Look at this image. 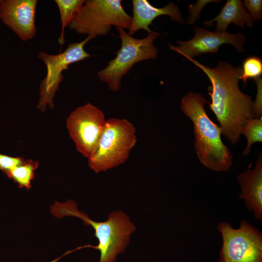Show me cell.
Here are the masks:
<instances>
[{
  "label": "cell",
  "instance_id": "cell-1",
  "mask_svg": "<svg viewBox=\"0 0 262 262\" xmlns=\"http://www.w3.org/2000/svg\"><path fill=\"white\" fill-rule=\"evenodd\" d=\"M201 69L211 82L208 94L212 101L209 109L215 115L221 128V135L236 145L240 139L242 128L255 118L251 97L243 93L239 86L242 67L228 62L220 61L211 67L194 59H187Z\"/></svg>",
  "mask_w": 262,
  "mask_h": 262
},
{
  "label": "cell",
  "instance_id": "cell-2",
  "mask_svg": "<svg viewBox=\"0 0 262 262\" xmlns=\"http://www.w3.org/2000/svg\"><path fill=\"white\" fill-rule=\"evenodd\" d=\"M207 100L200 93L189 92L181 100L180 108L194 125L195 148L200 163L214 172L228 171L232 155L222 142L221 128L213 122L204 109Z\"/></svg>",
  "mask_w": 262,
  "mask_h": 262
},
{
  "label": "cell",
  "instance_id": "cell-3",
  "mask_svg": "<svg viewBox=\"0 0 262 262\" xmlns=\"http://www.w3.org/2000/svg\"><path fill=\"white\" fill-rule=\"evenodd\" d=\"M50 211L56 218L76 217L82 219L85 225L93 228L98 243L95 246H90L99 251L98 262H115L117 256L124 252L131 234L136 229L129 216L121 211L111 213L104 222H96L90 219L86 214L78 210L76 203L71 200L63 203L55 201Z\"/></svg>",
  "mask_w": 262,
  "mask_h": 262
},
{
  "label": "cell",
  "instance_id": "cell-4",
  "mask_svg": "<svg viewBox=\"0 0 262 262\" xmlns=\"http://www.w3.org/2000/svg\"><path fill=\"white\" fill-rule=\"evenodd\" d=\"M137 142L136 128L126 119L107 120L98 148L88 159V165L96 173L105 171L124 163Z\"/></svg>",
  "mask_w": 262,
  "mask_h": 262
},
{
  "label": "cell",
  "instance_id": "cell-5",
  "mask_svg": "<svg viewBox=\"0 0 262 262\" xmlns=\"http://www.w3.org/2000/svg\"><path fill=\"white\" fill-rule=\"evenodd\" d=\"M131 19L120 0H87L67 27L93 39L108 34L112 26L129 30Z\"/></svg>",
  "mask_w": 262,
  "mask_h": 262
},
{
  "label": "cell",
  "instance_id": "cell-6",
  "mask_svg": "<svg viewBox=\"0 0 262 262\" xmlns=\"http://www.w3.org/2000/svg\"><path fill=\"white\" fill-rule=\"evenodd\" d=\"M115 27L121 41V48L116 52L115 57L97 73L99 79L106 82L109 89L114 92L119 91L122 77L134 65L157 57L158 49L153 42L159 35L153 31L144 38L136 39L129 35L123 28Z\"/></svg>",
  "mask_w": 262,
  "mask_h": 262
},
{
  "label": "cell",
  "instance_id": "cell-7",
  "mask_svg": "<svg viewBox=\"0 0 262 262\" xmlns=\"http://www.w3.org/2000/svg\"><path fill=\"white\" fill-rule=\"evenodd\" d=\"M222 239L218 262H262V233L246 220L239 228L222 221L217 226Z\"/></svg>",
  "mask_w": 262,
  "mask_h": 262
},
{
  "label": "cell",
  "instance_id": "cell-8",
  "mask_svg": "<svg viewBox=\"0 0 262 262\" xmlns=\"http://www.w3.org/2000/svg\"><path fill=\"white\" fill-rule=\"evenodd\" d=\"M91 39L88 36L81 42L70 43L64 52L57 54L44 51L38 53L37 57L44 62L47 69L46 76L39 86L40 98L37 105L38 110L44 112L48 107L50 109L54 108L53 98L63 80V72L71 64L91 56L84 49L85 45Z\"/></svg>",
  "mask_w": 262,
  "mask_h": 262
},
{
  "label": "cell",
  "instance_id": "cell-9",
  "mask_svg": "<svg viewBox=\"0 0 262 262\" xmlns=\"http://www.w3.org/2000/svg\"><path fill=\"white\" fill-rule=\"evenodd\" d=\"M107 120L104 113L90 103L71 113L66 127L77 150L88 159L95 153Z\"/></svg>",
  "mask_w": 262,
  "mask_h": 262
},
{
  "label": "cell",
  "instance_id": "cell-10",
  "mask_svg": "<svg viewBox=\"0 0 262 262\" xmlns=\"http://www.w3.org/2000/svg\"><path fill=\"white\" fill-rule=\"evenodd\" d=\"M193 30V38L186 41L178 40L176 43L179 46L169 44V48L186 59H194L205 53H217L224 44L233 46L239 52L245 51L243 46L246 38L241 33L212 32L198 26H195Z\"/></svg>",
  "mask_w": 262,
  "mask_h": 262
},
{
  "label": "cell",
  "instance_id": "cell-11",
  "mask_svg": "<svg viewBox=\"0 0 262 262\" xmlns=\"http://www.w3.org/2000/svg\"><path fill=\"white\" fill-rule=\"evenodd\" d=\"M36 0H1L0 19L23 41L33 38L37 29L35 24Z\"/></svg>",
  "mask_w": 262,
  "mask_h": 262
},
{
  "label": "cell",
  "instance_id": "cell-12",
  "mask_svg": "<svg viewBox=\"0 0 262 262\" xmlns=\"http://www.w3.org/2000/svg\"><path fill=\"white\" fill-rule=\"evenodd\" d=\"M241 193L239 198L253 212L254 217L262 220V154L261 151L253 169H248L237 176Z\"/></svg>",
  "mask_w": 262,
  "mask_h": 262
},
{
  "label": "cell",
  "instance_id": "cell-13",
  "mask_svg": "<svg viewBox=\"0 0 262 262\" xmlns=\"http://www.w3.org/2000/svg\"><path fill=\"white\" fill-rule=\"evenodd\" d=\"M132 3L133 16L128 33L131 36L140 29L147 31L148 33L152 32L149 26L160 16L167 15L173 21L185 23L178 6L172 1L162 8L153 6L147 0H132Z\"/></svg>",
  "mask_w": 262,
  "mask_h": 262
},
{
  "label": "cell",
  "instance_id": "cell-14",
  "mask_svg": "<svg viewBox=\"0 0 262 262\" xmlns=\"http://www.w3.org/2000/svg\"><path fill=\"white\" fill-rule=\"evenodd\" d=\"M215 23V32H226L230 23L243 29L245 26L251 28L253 21L246 12L243 2L241 0H228L219 14L214 18L204 21V25L211 27Z\"/></svg>",
  "mask_w": 262,
  "mask_h": 262
},
{
  "label": "cell",
  "instance_id": "cell-15",
  "mask_svg": "<svg viewBox=\"0 0 262 262\" xmlns=\"http://www.w3.org/2000/svg\"><path fill=\"white\" fill-rule=\"evenodd\" d=\"M39 163L30 159L25 160L23 163L7 173L8 177L16 183L20 188L29 189L31 187L32 181L34 178V172Z\"/></svg>",
  "mask_w": 262,
  "mask_h": 262
},
{
  "label": "cell",
  "instance_id": "cell-16",
  "mask_svg": "<svg viewBox=\"0 0 262 262\" xmlns=\"http://www.w3.org/2000/svg\"><path fill=\"white\" fill-rule=\"evenodd\" d=\"M84 0H55L60 15L61 32L58 39L62 46L65 42V29L84 3Z\"/></svg>",
  "mask_w": 262,
  "mask_h": 262
},
{
  "label": "cell",
  "instance_id": "cell-17",
  "mask_svg": "<svg viewBox=\"0 0 262 262\" xmlns=\"http://www.w3.org/2000/svg\"><path fill=\"white\" fill-rule=\"evenodd\" d=\"M241 134L244 135L247 140L246 147L242 152L244 156H246L253 144L262 142V117L249 119L244 125Z\"/></svg>",
  "mask_w": 262,
  "mask_h": 262
},
{
  "label": "cell",
  "instance_id": "cell-18",
  "mask_svg": "<svg viewBox=\"0 0 262 262\" xmlns=\"http://www.w3.org/2000/svg\"><path fill=\"white\" fill-rule=\"evenodd\" d=\"M262 74V61L261 59L256 56L246 58L243 62L242 72L239 77L246 85L249 78L256 79Z\"/></svg>",
  "mask_w": 262,
  "mask_h": 262
},
{
  "label": "cell",
  "instance_id": "cell-19",
  "mask_svg": "<svg viewBox=\"0 0 262 262\" xmlns=\"http://www.w3.org/2000/svg\"><path fill=\"white\" fill-rule=\"evenodd\" d=\"M221 0H199L189 6V16L187 21L190 25H195L196 20L199 19L200 14L203 7L210 2L218 3Z\"/></svg>",
  "mask_w": 262,
  "mask_h": 262
},
{
  "label": "cell",
  "instance_id": "cell-20",
  "mask_svg": "<svg viewBox=\"0 0 262 262\" xmlns=\"http://www.w3.org/2000/svg\"><path fill=\"white\" fill-rule=\"evenodd\" d=\"M243 3L253 22L262 19V0H245Z\"/></svg>",
  "mask_w": 262,
  "mask_h": 262
},
{
  "label": "cell",
  "instance_id": "cell-21",
  "mask_svg": "<svg viewBox=\"0 0 262 262\" xmlns=\"http://www.w3.org/2000/svg\"><path fill=\"white\" fill-rule=\"evenodd\" d=\"M24 160L21 157H11L0 153V169L6 174Z\"/></svg>",
  "mask_w": 262,
  "mask_h": 262
},
{
  "label": "cell",
  "instance_id": "cell-22",
  "mask_svg": "<svg viewBox=\"0 0 262 262\" xmlns=\"http://www.w3.org/2000/svg\"><path fill=\"white\" fill-rule=\"evenodd\" d=\"M257 85V94L253 102V112L255 118L262 117V79L261 77L255 79Z\"/></svg>",
  "mask_w": 262,
  "mask_h": 262
},
{
  "label": "cell",
  "instance_id": "cell-23",
  "mask_svg": "<svg viewBox=\"0 0 262 262\" xmlns=\"http://www.w3.org/2000/svg\"><path fill=\"white\" fill-rule=\"evenodd\" d=\"M1 0H0V3L1 2Z\"/></svg>",
  "mask_w": 262,
  "mask_h": 262
}]
</instances>
